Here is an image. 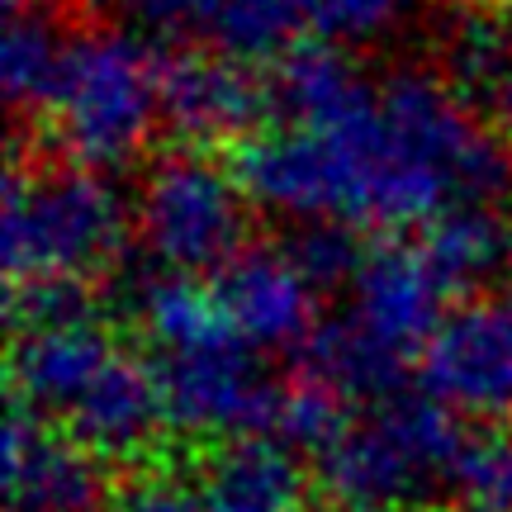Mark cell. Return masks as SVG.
<instances>
[{"label": "cell", "instance_id": "6da1fadb", "mask_svg": "<svg viewBox=\"0 0 512 512\" xmlns=\"http://www.w3.org/2000/svg\"><path fill=\"white\" fill-rule=\"evenodd\" d=\"M252 204L290 223L427 228L512 190V152L470 100L427 72H394L299 124L252 133L233 166Z\"/></svg>", "mask_w": 512, "mask_h": 512}, {"label": "cell", "instance_id": "7a4b0ae2", "mask_svg": "<svg viewBox=\"0 0 512 512\" xmlns=\"http://www.w3.org/2000/svg\"><path fill=\"white\" fill-rule=\"evenodd\" d=\"M460 413L422 394H389L366 403L361 418L318 451L313 484L328 512H422L437 489L465 484L479 441Z\"/></svg>", "mask_w": 512, "mask_h": 512}, {"label": "cell", "instance_id": "3957f363", "mask_svg": "<svg viewBox=\"0 0 512 512\" xmlns=\"http://www.w3.org/2000/svg\"><path fill=\"white\" fill-rule=\"evenodd\" d=\"M43 119L72 166H128L162 124V62L124 29L72 38Z\"/></svg>", "mask_w": 512, "mask_h": 512}, {"label": "cell", "instance_id": "277c9868", "mask_svg": "<svg viewBox=\"0 0 512 512\" xmlns=\"http://www.w3.org/2000/svg\"><path fill=\"white\" fill-rule=\"evenodd\" d=\"M128 238V204L105 171H10L0 256L10 285L86 280L105 271Z\"/></svg>", "mask_w": 512, "mask_h": 512}, {"label": "cell", "instance_id": "5b68a950", "mask_svg": "<svg viewBox=\"0 0 512 512\" xmlns=\"http://www.w3.org/2000/svg\"><path fill=\"white\" fill-rule=\"evenodd\" d=\"M247 185L204 152H171L147 171L138 233L162 271L204 275L247 247Z\"/></svg>", "mask_w": 512, "mask_h": 512}, {"label": "cell", "instance_id": "8992f818", "mask_svg": "<svg viewBox=\"0 0 512 512\" xmlns=\"http://www.w3.org/2000/svg\"><path fill=\"white\" fill-rule=\"evenodd\" d=\"M157 389H162L166 427L185 437H266L285 389L271 384L261 347L238 328L209 332L200 342L157 351Z\"/></svg>", "mask_w": 512, "mask_h": 512}, {"label": "cell", "instance_id": "52a82bcc", "mask_svg": "<svg viewBox=\"0 0 512 512\" xmlns=\"http://www.w3.org/2000/svg\"><path fill=\"white\" fill-rule=\"evenodd\" d=\"M418 380L460 418L512 422V290L446 313L418 356Z\"/></svg>", "mask_w": 512, "mask_h": 512}, {"label": "cell", "instance_id": "ba28073f", "mask_svg": "<svg viewBox=\"0 0 512 512\" xmlns=\"http://www.w3.org/2000/svg\"><path fill=\"white\" fill-rule=\"evenodd\" d=\"M418 0H214L209 34L242 62H271L294 43H370L394 34Z\"/></svg>", "mask_w": 512, "mask_h": 512}, {"label": "cell", "instance_id": "9c48e42d", "mask_svg": "<svg viewBox=\"0 0 512 512\" xmlns=\"http://www.w3.org/2000/svg\"><path fill=\"white\" fill-rule=\"evenodd\" d=\"M351 309L347 323L356 332H366L370 342H380L384 351H394L403 361L422 356V347L432 342L437 323L446 318V280L437 266L427 261L422 242H399L384 238L370 242L361 256V271L351 275Z\"/></svg>", "mask_w": 512, "mask_h": 512}, {"label": "cell", "instance_id": "30bf717a", "mask_svg": "<svg viewBox=\"0 0 512 512\" xmlns=\"http://www.w3.org/2000/svg\"><path fill=\"white\" fill-rule=\"evenodd\" d=\"M261 119H271V91L242 57L190 48L162 62V124L181 143H247Z\"/></svg>", "mask_w": 512, "mask_h": 512}, {"label": "cell", "instance_id": "8fae6325", "mask_svg": "<svg viewBox=\"0 0 512 512\" xmlns=\"http://www.w3.org/2000/svg\"><path fill=\"white\" fill-rule=\"evenodd\" d=\"M233 328L261 351L304 347L318 332V285L290 247H242L214 275Z\"/></svg>", "mask_w": 512, "mask_h": 512}, {"label": "cell", "instance_id": "7c38bea8", "mask_svg": "<svg viewBox=\"0 0 512 512\" xmlns=\"http://www.w3.org/2000/svg\"><path fill=\"white\" fill-rule=\"evenodd\" d=\"M5 494L10 512H100V456L38 413L19 408L5 432Z\"/></svg>", "mask_w": 512, "mask_h": 512}, {"label": "cell", "instance_id": "4fadbf2b", "mask_svg": "<svg viewBox=\"0 0 512 512\" xmlns=\"http://www.w3.org/2000/svg\"><path fill=\"white\" fill-rule=\"evenodd\" d=\"M119 351L124 347L95 318L15 332V356H10L15 403L62 427Z\"/></svg>", "mask_w": 512, "mask_h": 512}, {"label": "cell", "instance_id": "5bb4252c", "mask_svg": "<svg viewBox=\"0 0 512 512\" xmlns=\"http://www.w3.org/2000/svg\"><path fill=\"white\" fill-rule=\"evenodd\" d=\"M209 512H304L309 479L280 437L228 441L204 470Z\"/></svg>", "mask_w": 512, "mask_h": 512}, {"label": "cell", "instance_id": "9a60e30c", "mask_svg": "<svg viewBox=\"0 0 512 512\" xmlns=\"http://www.w3.org/2000/svg\"><path fill=\"white\" fill-rule=\"evenodd\" d=\"M422 252L451 294L479 290L498 275H512V228L494 204H465L427 223Z\"/></svg>", "mask_w": 512, "mask_h": 512}, {"label": "cell", "instance_id": "2e32d148", "mask_svg": "<svg viewBox=\"0 0 512 512\" xmlns=\"http://www.w3.org/2000/svg\"><path fill=\"white\" fill-rule=\"evenodd\" d=\"M62 29L43 5L29 0H5V34H0V81H5V100L24 110H43L53 95L62 62H67Z\"/></svg>", "mask_w": 512, "mask_h": 512}, {"label": "cell", "instance_id": "e0dca14e", "mask_svg": "<svg viewBox=\"0 0 512 512\" xmlns=\"http://www.w3.org/2000/svg\"><path fill=\"white\" fill-rule=\"evenodd\" d=\"M451 86L512 138V24L465 15L446 43Z\"/></svg>", "mask_w": 512, "mask_h": 512}, {"label": "cell", "instance_id": "ac0fdd59", "mask_svg": "<svg viewBox=\"0 0 512 512\" xmlns=\"http://www.w3.org/2000/svg\"><path fill=\"white\" fill-rule=\"evenodd\" d=\"M347 427V399H337L328 384L318 380H304L290 384L285 389V399H280V413H275V437L299 446V451H323L337 432Z\"/></svg>", "mask_w": 512, "mask_h": 512}, {"label": "cell", "instance_id": "d6986e66", "mask_svg": "<svg viewBox=\"0 0 512 512\" xmlns=\"http://www.w3.org/2000/svg\"><path fill=\"white\" fill-rule=\"evenodd\" d=\"M290 252L318 290H337V285H351V275L361 271L366 242L347 223H299Z\"/></svg>", "mask_w": 512, "mask_h": 512}, {"label": "cell", "instance_id": "ffe728a7", "mask_svg": "<svg viewBox=\"0 0 512 512\" xmlns=\"http://www.w3.org/2000/svg\"><path fill=\"white\" fill-rule=\"evenodd\" d=\"M105 512H209V498L200 479L176 475V470H143L119 484Z\"/></svg>", "mask_w": 512, "mask_h": 512}, {"label": "cell", "instance_id": "44dd1931", "mask_svg": "<svg viewBox=\"0 0 512 512\" xmlns=\"http://www.w3.org/2000/svg\"><path fill=\"white\" fill-rule=\"evenodd\" d=\"M465 489L484 503V512H512V441H479Z\"/></svg>", "mask_w": 512, "mask_h": 512}, {"label": "cell", "instance_id": "7402d4cb", "mask_svg": "<svg viewBox=\"0 0 512 512\" xmlns=\"http://www.w3.org/2000/svg\"><path fill=\"white\" fill-rule=\"evenodd\" d=\"M124 19H133L147 34H190V29H209L214 0H114Z\"/></svg>", "mask_w": 512, "mask_h": 512}]
</instances>
